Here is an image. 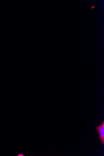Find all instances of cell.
I'll return each mask as SVG.
<instances>
[{
	"label": "cell",
	"mask_w": 104,
	"mask_h": 156,
	"mask_svg": "<svg viewBox=\"0 0 104 156\" xmlns=\"http://www.w3.org/2000/svg\"><path fill=\"white\" fill-rule=\"evenodd\" d=\"M96 129L100 139V143L103 146L104 145V121H103L101 124L96 127Z\"/></svg>",
	"instance_id": "1"
},
{
	"label": "cell",
	"mask_w": 104,
	"mask_h": 156,
	"mask_svg": "<svg viewBox=\"0 0 104 156\" xmlns=\"http://www.w3.org/2000/svg\"><path fill=\"white\" fill-rule=\"evenodd\" d=\"M94 7V6H93L91 9H92Z\"/></svg>",
	"instance_id": "2"
}]
</instances>
